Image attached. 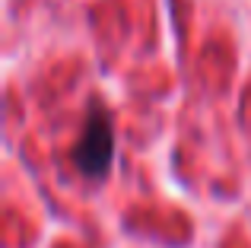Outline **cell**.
Instances as JSON below:
<instances>
[{
	"mask_svg": "<svg viewBox=\"0 0 251 248\" xmlns=\"http://www.w3.org/2000/svg\"><path fill=\"white\" fill-rule=\"evenodd\" d=\"M111 159H115V121L102 102H92L80 140L74 147V166L83 178L102 181L111 169Z\"/></svg>",
	"mask_w": 251,
	"mask_h": 248,
	"instance_id": "1",
	"label": "cell"
}]
</instances>
